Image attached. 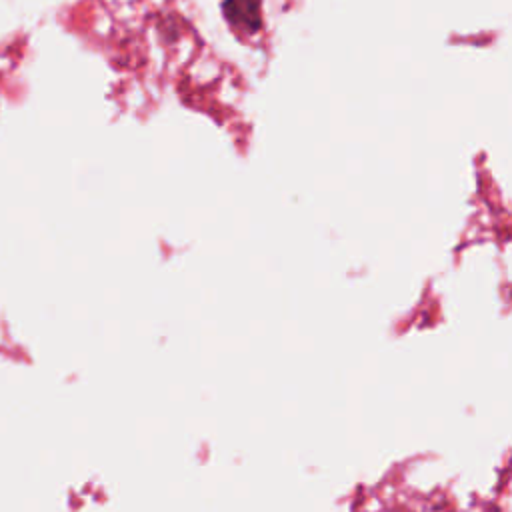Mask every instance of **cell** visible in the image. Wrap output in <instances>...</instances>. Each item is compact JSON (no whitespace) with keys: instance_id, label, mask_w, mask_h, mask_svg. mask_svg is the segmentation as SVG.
I'll use <instances>...</instances> for the list:
<instances>
[{"instance_id":"cell-1","label":"cell","mask_w":512,"mask_h":512,"mask_svg":"<svg viewBox=\"0 0 512 512\" xmlns=\"http://www.w3.org/2000/svg\"><path fill=\"white\" fill-rule=\"evenodd\" d=\"M222 14L236 34L252 36L262 28V0H224Z\"/></svg>"}]
</instances>
